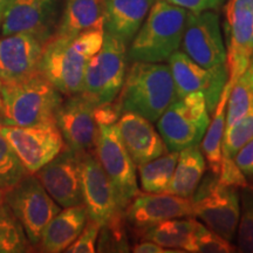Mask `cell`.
<instances>
[{"label":"cell","mask_w":253,"mask_h":253,"mask_svg":"<svg viewBox=\"0 0 253 253\" xmlns=\"http://www.w3.org/2000/svg\"><path fill=\"white\" fill-rule=\"evenodd\" d=\"M201 91L176 99L157 120V130L169 151L198 145L207 131L210 116Z\"/></svg>","instance_id":"7"},{"label":"cell","mask_w":253,"mask_h":253,"mask_svg":"<svg viewBox=\"0 0 253 253\" xmlns=\"http://www.w3.org/2000/svg\"><path fill=\"white\" fill-rule=\"evenodd\" d=\"M61 8L62 0H12L0 21V34H32L45 45L55 34Z\"/></svg>","instance_id":"13"},{"label":"cell","mask_w":253,"mask_h":253,"mask_svg":"<svg viewBox=\"0 0 253 253\" xmlns=\"http://www.w3.org/2000/svg\"><path fill=\"white\" fill-rule=\"evenodd\" d=\"M88 219L89 216L84 204L63 208L43 230L36 249L46 253L65 252L80 235Z\"/></svg>","instance_id":"22"},{"label":"cell","mask_w":253,"mask_h":253,"mask_svg":"<svg viewBox=\"0 0 253 253\" xmlns=\"http://www.w3.org/2000/svg\"><path fill=\"white\" fill-rule=\"evenodd\" d=\"M122 115L121 109L116 101H110V102L95 104L94 107V116L97 126H110L115 125L119 121L120 116Z\"/></svg>","instance_id":"37"},{"label":"cell","mask_w":253,"mask_h":253,"mask_svg":"<svg viewBox=\"0 0 253 253\" xmlns=\"http://www.w3.org/2000/svg\"><path fill=\"white\" fill-rule=\"evenodd\" d=\"M253 138V109L249 114L225 129L221 144V157L233 158L240 148Z\"/></svg>","instance_id":"34"},{"label":"cell","mask_w":253,"mask_h":253,"mask_svg":"<svg viewBox=\"0 0 253 253\" xmlns=\"http://www.w3.org/2000/svg\"><path fill=\"white\" fill-rule=\"evenodd\" d=\"M176 99L169 65L132 61L115 101L121 113L131 112L156 122Z\"/></svg>","instance_id":"2"},{"label":"cell","mask_w":253,"mask_h":253,"mask_svg":"<svg viewBox=\"0 0 253 253\" xmlns=\"http://www.w3.org/2000/svg\"><path fill=\"white\" fill-rule=\"evenodd\" d=\"M0 132L28 173H36L66 147L56 123L19 126L0 120Z\"/></svg>","instance_id":"9"},{"label":"cell","mask_w":253,"mask_h":253,"mask_svg":"<svg viewBox=\"0 0 253 253\" xmlns=\"http://www.w3.org/2000/svg\"><path fill=\"white\" fill-rule=\"evenodd\" d=\"M12 0H0V21H1L2 14H4L5 9L7 8V6L9 5Z\"/></svg>","instance_id":"42"},{"label":"cell","mask_w":253,"mask_h":253,"mask_svg":"<svg viewBox=\"0 0 253 253\" xmlns=\"http://www.w3.org/2000/svg\"><path fill=\"white\" fill-rule=\"evenodd\" d=\"M34 175L61 208L84 204L80 157L67 145Z\"/></svg>","instance_id":"18"},{"label":"cell","mask_w":253,"mask_h":253,"mask_svg":"<svg viewBox=\"0 0 253 253\" xmlns=\"http://www.w3.org/2000/svg\"><path fill=\"white\" fill-rule=\"evenodd\" d=\"M189 216H192V199L167 192H140L123 209L126 227L135 240L164 220Z\"/></svg>","instance_id":"14"},{"label":"cell","mask_w":253,"mask_h":253,"mask_svg":"<svg viewBox=\"0 0 253 253\" xmlns=\"http://www.w3.org/2000/svg\"><path fill=\"white\" fill-rule=\"evenodd\" d=\"M27 173L11 145L0 132V189L5 191L6 189L11 188L20 181Z\"/></svg>","instance_id":"33"},{"label":"cell","mask_w":253,"mask_h":253,"mask_svg":"<svg viewBox=\"0 0 253 253\" xmlns=\"http://www.w3.org/2000/svg\"><path fill=\"white\" fill-rule=\"evenodd\" d=\"M101 225L97 221L88 219L81 233L65 252L69 253H93L96 251V240L99 238Z\"/></svg>","instance_id":"35"},{"label":"cell","mask_w":253,"mask_h":253,"mask_svg":"<svg viewBox=\"0 0 253 253\" xmlns=\"http://www.w3.org/2000/svg\"><path fill=\"white\" fill-rule=\"evenodd\" d=\"M223 26L226 37L227 81L235 84L253 58V0H227Z\"/></svg>","instance_id":"11"},{"label":"cell","mask_w":253,"mask_h":253,"mask_svg":"<svg viewBox=\"0 0 253 253\" xmlns=\"http://www.w3.org/2000/svg\"><path fill=\"white\" fill-rule=\"evenodd\" d=\"M233 84L227 81L223 88L216 108L212 112V120L209 123L207 131L202 138L199 148L203 153L207 166L212 175L218 176L221 164V144L226 126V104Z\"/></svg>","instance_id":"25"},{"label":"cell","mask_w":253,"mask_h":253,"mask_svg":"<svg viewBox=\"0 0 253 253\" xmlns=\"http://www.w3.org/2000/svg\"><path fill=\"white\" fill-rule=\"evenodd\" d=\"M1 89H2V82L0 80V110H1L2 106V95H1Z\"/></svg>","instance_id":"44"},{"label":"cell","mask_w":253,"mask_h":253,"mask_svg":"<svg viewBox=\"0 0 253 253\" xmlns=\"http://www.w3.org/2000/svg\"><path fill=\"white\" fill-rule=\"evenodd\" d=\"M99 250L103 252H130V239L128 238V227L123 218V211L119 212L106 225L101 226Z\"/></svg>","instance_id":"31"},{"label":"cell","mask_w":253,"mask_h":253,"mask_svg":"<svg viewBox=\"0 0 253 253\" xmlns=\"http://www.w3.org/2000/svg\"><path fill=\"white\" fill-rule=\"evenodd\" d=\"M243 75H244L245 79L249 82V84L251 86V88L253 89V58L251 60V62H250L248 69H246V72Z\"/></svg>","instance_id":"41"},{"label":"cell","mask_w":253,"mask_h":253,"mask_svg":"<svg viewBox=\"0 0 253 253\" xmlns=\"http://www.w3.org/2000/svg\"><path fill=\"white\" fill-rule=\"evenodd\" d=\"M191 199L192 216L229 242L235 239L240 216L238 188L221 184L218 176L212 175L202 183Z\"/></svg>","instance_id":"8"},{"label":"cell","mask_w":253,"mask_h":253,"mask_svg":"<svg viewBox=\"0 0 253 253\" xmlns=\"http://www.w3.org/2000/svg\"><path fill=\"white\" fill-rule=\"evenodd\" d=\"M170 4L188 9L190 12H201L205 9H212L208 0H166Z\"/></svg>","instance_id":"40"},{"label":"cell","mask_w":253,"mask_h":253,"mask_svg":"<svg viewBox=\"0 0 253 253\" xmlns=\"http://www.w3.org/2000/svg\"><path fill=\"white\" fill-rule=\"evenodd\" d=\"M2 197H4V191H2L1 189H0V203L2 202Z\"/></svg>","instance_id":"45"},{"label":"cell","mask_w":253,"mask_h":253,"mask_svg":"<svg viewBox=\"0 0 253 253\" xmlns=\"http://www.w3.org/2000/svg\"><path fill=\"white\" fill-rule=\"evenodd\" d=\"M131 251L134 253H184L183 250L166 249L163 246L156 244L149 240H141L131 246Z\"/></svg>","instance_id":"39"},{"label":"cell","mask_w":253,"mask_h":253,"mask_svg":"<svg viewBox=\"0 0 253 253\" xmlns=\"http://www.w3.org/2000/svg\"><path fill=\"white\" fill-rule=\"evenodd\" d=\"M218 181L224 185L236 186V188H244L249 184L246 181V176L240 171L233 158L221 157L220 171L218 175Z\"/></svg>","instance_id":"36"},{"label":"cell","mask_w":253,"mask_h":253,"mask_svg":"<svg viewBox=\"0 0 253 253\" xmlns=\"http://www.w3.org/2000/svg\"><path fill=\"white\" fill-rule=\"evenodd\" d=\"M95 155L109 177L122 209L140 194L136 164L121 140L118 126H100L95 144Z\"/></svg>","instance_id":"10"},{"label":"cell","mask_w":253,"mask_h":253,"mask_svg":"<svg viewBox=\"0 0 253 253\" xmlns=\"http://www.w3.org/2000/svg\"><path fill=\"white\" fill-rule=\"evenodd\" d=\"M233 161L245 176L253 177V138L237 151Z\"/></svg>","instance_id":"38"},{"label":"cell","mask_w":253,"mask_h":253,"mask_svg":"<svg viewBox=\"0 0 253 253\" xmlns=\"http://www.w3.org/2000/svg\"><path fill=\"white\" fill-rule=\"evenodd\" d=\"M19 220L4 202L0 203V253L33 252Z\"/></svg>","instance_id":"28"},{"label":"cell","mask_w":253,"mask_h":253,"mask_svg":"<svg viewBox=\"0 0 253 253\" xmlns=\"http://www.w3.org/2000/svg\"><path fill=\"white\" fill-rule=\"evenodd\" d=\"M209 4L211 5V7H212V9H216L218 6H219L221 2H223V0H208Z\"/></svg>","instance_id":"43"},{"label":"cell","mask_w":253,"mask_h":253,"mask_svg":"<svg viewBox=\"0 0 253 253\" xmlns=\"http://www.w3.org/2000/svg\"><path fill=\"white\" fill-rule=\"evenodd\" d=\"M188 9L155 0L128 47L129 61L166 62L182 45Z\"/></svg>","instance_id":"4"},{"label":"cell","mask_w":253,"mask_h":253,"mask_svg":"<svg viewBox=\"0 0 253 253\" xmlns=\"http://www.w3.org/2000/svg\"><path fill=\"white\" fill-rule=\"evenodd\" d=\"M253 109V89L244 75H242L231 88L226 104V126H232Z\"/></svg>","instance_id":"29"},{"label":"cell","mask_w":253,"mask_h":253,"mask_svg":"<svg viewBox=\"0 0 253 253\" xmlns=\"http://www.w3.org/2000/svg\"><path fill=\"white\" fill-rule=\"evenodd\" d=\"M179 151H169L149 162L137 166L138 179L144 192H166L175 171Z\"/></svg>","instance_id":"27"},{"label":"cell","mask_w":253,"mask_h":253,"mask_svg":"<svg viewBox=\"0 0 253 253\" xmlns=\"http://www.w3.org/2000/svg\"><path fill=\"white\" fill-rule=\"evenodd\" d=\"M1 95L2 121L19 126L56 123V112L63 101V95L40 72L2 84Z\"/></svg>","instance_id":"3"},{"label":"cell","mask_w":253,"mask_h":253,"mask_svg":"<svg viewBox=\"0 0 253 253\" xmlns=\"http://www.w3.org/2000/svg\"><path fill=\"white\" fill-rule=\"evenodd\" d=\"M197 223L194 216L164 220L145 231L140 239L154 242L166 249H177L186 252Z\"/></svg>","instance_id":"26"},{"label":"cell","mask_w":253,"mask_h":253,"mask_svg":"<svg viewBox=\"0 0 253 253\" xmlns=\"http://www.w3.org/2000/svg\"><path fill=\"white\" fill-rule=\"evenodd\" d=\"M95 104L82 94L66 96L55 115L56 126L65 144L77 153L95 151L99 126L94 116Z\"/></svg>","instance_id":"17"},{"label":"cell","mask_w":253,"mask_h":253,"mask_svg":"<svg viewBox=\"0 0 253 253\" xmlns=\"http://www.w3.org/2000/svg\"><path fill=\"white\" fill-rule=\"evenodd\" d=\"M249 185H250V186H251V188H252V190H253V179H252V182H251V183H249Z\"/></svg>","instance_id":"46"},{"label":"cell","mask_w":253,"mask_h":253,"mask_svg":"<svg viewBox=\"0 0 253 253\" xmlns=\"http://www.w3.org/2000/svg\"><path fill=\"white\" fill-rule=\"evenodd\" d=\"M168 62L171 69L177 99L190 93L201 91L204 94L209 113H212L229 80L226 65L211 69L203 68L179 50L173 53Z\"/></svg>","instance_id":"16"},{"label":"cell","mask_w":253,"mask_h":253,"mask_svg":"<svg viewBox=\"0 0 253 253\" xmlns=\"http://www.w3.org/2000/svg\"><path fill=\"white\" fill-rule=\"evenodd\" d=\"M84 204L88 216L101 226L123 211L115 188L97 160L95 151L79 153Z\"/></svg>","instance_id":"15"},{"label":"cell","mask_w":253,"mask_h":253,"mask_svg":"<svg viewBox=\"0 0 253 253\" xmlns=\"http://www.w3.org/2000/svg\"><path fill=\"white\" fill-rule=\"evenodd\" d=\"M104 26L77 37H52L43 45L39 72L63 96L80 94L87 65L103 43Z\"/></svg>","instance_id":"1"},{"label":"cell","mask_w":253,"mask_h":253,"mask_svg":"<svg viewBox=\"0 0 253 253\" xmlns=\"http://www.w3.org/2000/svg\"><path fill=\"white\" fill-rule=\"evenodd\" d=\"M181 46L183 53L203 68L226 65V48L221 37L219 15L212 9L189 11Z\"/></svg>","instance_id":"12"},{"label":"cell","mask_w":253,"mask_h":253,"mask_svg":"<svg viewBox=\"0 0 253 253\" xmlns=\"http://www.w3.org/2000/svg\"><path fill=\"white\" fill-rule=\"evenodd\" d=\"M43 45L27 33L0 38V80L2 84L23 80L39 72Z\"/></svg>","instance_id":"19"},{"label":"cell","mask_w":253,"mask_h":253,"mask_svg":"<svg viewBox=\"0 0 253 253\" xmlns=\"http://www.w3.org/2000/svg\"><path fill=\"white\" fill-rule=\"evenodd\" d=\"M205 170L207 161L198 145H192L181 150L172 178L166 192L191 198L201 184Z\"/></svg>","instance_id":"24"},{"label":"cell","mask_w":253,"mask_h":253,"mask_svg":"<svg viewBox=\"0 0 253 253\" xmlns=\"http://www.w3.org/2000/svg\"><path fill=\"white\" fill-rule=\"evenodd\" d=\"M2 202L21 224L33 248L39 244L43 230L61 211L34 173H27L4 191Z\"/></svg>","instance_id":"6"},{"label":"cell","mask_w":253,"mask_h":253,"mask_svg":"<svg viewBox=\"0 0 253 253\" xmlns=\"http://www.w3.org/2000/svg\"><path fill=\"white\" fill-rule=\"evenodd\" d=\"M128 61V45L104 31L102 47L88 62L80 94L94 104L115 100L125 82Z\"/></svg>","instance_id":"5"},{"label":"cell","mask_w":253,"mask_h":253,"mask_svg":"<svg viewBox=\"0 0 253 253\" xmlns=\"http://www.w3.org/2000/svg\"><path fill=\"white\" fill-rule=\"evenodd\" d=\"M236 251L237 248L231 242L199 221L186 249V252L191 253H232Z\"/></svg>","instance_id":"32"},{"label":"cell","mask_w":253,"mask_h":253,"mask_svg":"<svg viewBox=\"0 0 253 253\" xmlns=\"http://www.w3.org/2000/svg\"><path fill=\"white\" fill-rule=\"evenodd\" d=\"M154 2L155 0H106L104 31L129 46Z\"/></svg>","instance_id":"21"},{"label":"cell","mask_w":253,"mask_h":253,"mask_svg":"<svg viewBox=\"0 0 253 253\" xmlns=\"http://www.w3.org/2000/svg\"><path fill=\"white\" fill-rule=\"evenodd\" d=\"M240 216L237 226V251L253 253V190L249 184L240 188Z\"/></svg>","instance_id":"30"},{"label":"cell","mask_w":253,"mask_h":253,"mask_svg":"<svg viewBox=\"0 0 253 253\" xmlns=\"http://www.w3.org/2000/svg\"><path fill=\"white\" fill-rule=\"evenodd\" d=\"M121 140L136 166L169 153L162 136L151 121L138 114L122 113L116 122Z\"/></svg>","instance_id":"20"},{"label":"cell","mask_w":253,"mask_h":253,"mask_svg":"<svg viewBox=\"0 0 253 253\" xmlns=\"http://www.w3.org/2000/svg\"><path fill=\"white\" fill-rule=\"evenodd\" d=\"M104 1L62 0L61 15L54 36L73 38L84 31L104 26Z\"/></svg>","instance_id":"23"}]
</instances>
